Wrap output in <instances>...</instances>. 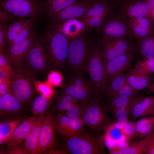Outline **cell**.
I'll return each mask as SVG.
<instances>
[{"label": "cell", "instance_id": "1", "mask_svg": "<svg viewBox=\"0 0 154 154\" xmlns=\"http://www.w3.org/2000/svg\"><path fill=\"white\" fill-rule=\"evenodd\" d=\"M50 64L63 70L67 62L69 42L66 37L54 25L49 24L41 38Z\"/></svg>", "mask_w": 154, "mask_h": 154}, {"label": "cell", "instance_id": "2", "mask_svg": "<svg viewBox=\"0 0 154 154\" xmlns=\"http://www.w3.org/2000/svg\"><path fill=\"white\" fill-rule=\"evenodd\" d=\"M81 106L83 110L82 118L92 131L100 133L109 127L112 119L101 97L96 96L91 100L82 101Z\"/></svg>", "mask_w": 154, "mask_h": 154}, {"label": "cell", "instance_id": "3", "mask_svg": "<svg viewBox=\"0 0 154 154\" xmlns=\"http://www.w3.org/2000/svg\"><path fill=\"white\" fill-rule=\"evenodd\" d=\"M37 72L23 66L10 78L13 95L22 104L29 101L36 89Z\"/></svg>", "mask_w": 154, "mask_h": 154}, {"label": "cell", "instance_id": "4", "mask_svg": "<svg viewBox=\"0 0 154 154\" xmlns=\"http://www.w3.org/2000/svg\"><path fill=\"white\" fill-rule=\"evenodd\" d=\"M45 0H0V9L19 19L35 18L44 14Z\"/></svg>", "mask_w": 154, "mask_h": 154}, {"label": "cell", "instance_id": "5", "mask_svg": "<svg viewBox=\"0 0 154 154\" xmlns=\"http://www.w3.org/2000/svg\"><path fill=\"white\" fill-rule=\"evenodd\" d=\"M62 149L67 154L107 153L102 139L82 132L77 137L65 139L62 144Z\"/></svg>", "mask_w": 154, "mask_h": 154}, {"label": "cell", "instance_id": "6", "mask_svg": "<svg viewBox=\"0 0 154 154\" xmlns=\"http://www.w3.org/2000/svg\"><path fill=\"white\" fill-rule=\"evenodd\" d=\"M84 70L94 89L96 96L100 97L106 86L105 64L100 44L94 45Z\"/></svg>", "mask_w": 154, "mask_h": 154}, {"label": "cell", "instance_id": "7", "mask_svg": "<svg viewBox=\"0 0 154 154\" xmlns=\"http://www.w3.org/2000/svg\"><path fill=\"white\" fill-rule=\"evenodd\" d=\"M94 46L81 36L69 42L67 70L71 73L84 70Z\"/></svg>", "mask_w": 154, "mask_h": 154}, {"label": "cell", "instance_id": "8", "mask_svg": "<svg viewBox=\"0 0 154 154\" xmlns=\"http://www.w3.org/2000/svg\"><path fill=\"white\" fill-rule=\"evenodd\" d=\"M50 65L41 38L37 36L28 51L23 66L37 72H43L47 70Z\"/></svg>", "mask_w": 154, "mask_h": 154}, {"label": "cell", "instance_id": "9", "mask_svg": "<svg viewBox=\"0 0 154 154\" xmlns=\"http://www.w3.org/2000/svg\"><path fill=\"white\" fill-rule=\"evenodd\" d=\"M37 36L34 31L22 40L7 46L4 53L14 71L23 66L28 51L32 42Z\"/></svg>", "mask_w": 154, "mask_h": 154}, {"label": "cell", "instance_id": "10", "mask_svg": "<svg viewBox=\"0 0 154 154\" xmlns=\"http://www.w3.org/2000/svg\"><path fill=\"white\" fill-rule=\"evenodd\" d=\"M55 120V117L52 113L44 116L36 154L48 153L55 147L57 143Z\"/></svg>", "mask_w": 154, "mask_h": 154}, {"label": "cell", "instance_id": "11", "mask_svg": "<svg viewBox=\"0 0 154 154\" xmlns=\"http://www.w3.org/2000/svg\"><path fill=\"white\" fill-rule=\"evenodd\" d=\"M55 123L56 131L65 139L78 136L86 125L82 118L70 117L60 114L55 117Z\"/></svg>", "mask_w": 154, "mask_h": 154}, {"label": "cell", "instance_id": "12", "mask_svg": "<svg viewBox=\"0 0 154 154\" xmlns=\"http://www.w3.org/2000/svg\"><path fill=\"white\" fill-rule=\"evenodd\" d=\"M94 0H82L70 5L51 18L50 24L56 25L68 20L81 18L91 7Z\"/></svg>", "mask_w": 154, "mask_h": 154}, {"label": "cell", "instance_id": "13", "mask_svg": "<svg viewBox=\"0 0 154 154\" xmlns=\"http://www.w3.org/2000/svg\"><path fill=\"white\" fill-rule=\"evenodd\" d=\"M134 57L133 50L106 63L105 64L106 85L114 78L128 70L132 66Z\"/></svg>", "mask_w": 154, "mask_h": 154}, {"label": "cell", "instance_id": "14", "mask_svg": "<svg viewBox=\"0 0 154 154\" xmlns=\"http://www.w3.org/2000/svg\"><path fill=\"white\" fill-rule=\"evenodd\" d=\"M98 29L102 36L111 38L125 39L130 33L127 23L116 18L105 20Z\"/></svg>", "mask_w": 154, "mask_h": 154}, {"label": "cell", "instance_id": "15", "mask_svg": "<svg viewBox=\"0 0 154 154\" xmlns=\"http://www.w3.org/2000/svg\"><path fill=\"white\" fill-rule=\"evenodd\" d=\"M130 18L143 17L153 19L152 10L149 0H121Z\"/></svg>", "mask_w": 154, "mask_h": 154}, {"label": "cell", "instance_id": "16", "mask_svg": "<svg viewBox=\"0 0 154 154\" xmlns=\"http://www.w3.org/2000/svg\"><path fill=\"white\" fill-rule=\"evenodd\" d=\"M126 23L130 33L138 39L146 37L154 32L152 22L151 19L147 18H129Z\"/></svg>", "mask_w": 154, "mask_h": 154}, {"label": "cell", "instance_id": "17", "mask_svg": "<svg viewBox=\"0 0 154 154\" xmlns=\"http://www.w3.org/2000/svg\"><path fill=\"white\" fill-rule=\"evenodd\" d=\"M37 117L33 116L25 119L5 141L3 144L10 145L21 143L25 139Z\"/></svg>", "mask_w": 154, "mask_h": 154}, {"label": "cell", "instance_id": "18", "mask_svg": "<svg viewBox=\"0 0 154 154\" xmlns=\"http://www.w3.org/2000/svg\"><path fill=\"white\" fill-rule=\"evenodd\" d=\"M22 104L12 94H7L0 97L1 116L13 117L22 110Z\"/></svg>", "mask_w": 154, "mask_h": 154}, {"label": "cell", "instance_id": "19", "mask_svg": "<svg viewBox=\"0 0 154 154\" xmlns=\"http://www.w3.org/2000/svg\"><path fill=\"white\" fill-rule=\"evenodd\" d=\"M131 115L133 119L141 117L154 116L153 97L139 96L133 106Z\"/></svg>", "mask_w": 154, "mask_h": 154}, {"label": "cell", "instance_id": "20", "mask_svg": "<svg viewBox=\"0 0 154 154\" xmlns=\"http://www.w3.org/2000/svg\"><path fill=\"white\" fill-rule=\"evenodd\" d=\"M126 74L128 83L137 91L147 88L151 81L150 75L132 66Z\"/></svg>", "mask_w": 154, "mask_h": 154}, {"label": "cell", "instance_id": "21", "mask_svg": "<svg viewBox=\"0 0 154 154\" xmlns=\"http://www.w3.org/2000/svg\"><path fill=\"white\" fill-rule=\"evenodd\" d=\"M44 117L43 114L37 118L25 139V145L30 153L36 154L41 127Z\"/></svg>", "mask_w": 154, "mask_h": 154}, {"label": "cell", "instance_id": "22", "mask_svg": "<svg viewBox=\"0 0 154 154\" xmlns=\"http://www.w3.org/2000/svg\"><path fill=\"white\" fill-rule=\"evenodd\" d=\"M110 8L109 1L105 0H94L86 13L80 18L81 21L84 23L92 17H105L109 12Z\"/></svg>", "mask_w": 154, "mask_h": 154}, {"label": "cell", "instance_id": "23", "mask_svg": "<svg viewBox=\"0 0 154 154\" xmlns=\"http://www.w3.org/2000/svg\"><path fill=\"white\" fill-rule=\"evenodd\" d=\"M54 25L67 38L77 36L85 27L82 22L75 19H70L58 25Z\"/></svg>", "mask_w": 154, "mask_h": 154}, {"label": "cell", "instance_id": "24", "mask_svg": "<svg viewBox=\"0 0 154 154\" xmlns=\"http://www.w3.org/2000/svg\"><path fill=\"white\" fill-rule=\"evenodd\" d=\"M62 93L82 101L91 100L96 96L94 91L82 89L66 83L63 88Z\"/></svg>", "mask_w": 154, "mask_h": 154}, {"label": "cell", "instance_id": "25", "mask_svg": "<svg viewBox=\"0 0 154 154\" xmlns=\"http://www.w3.org/2000/svg\"><path fill=\"white\" fill-rule=\"evenodd\" d=\"M127 82L126 74L122 73L112 79L106 85L102 95L109 100L114 99L118 92Z\"/></svg>", "mask_w": 154, "mask_h": 154}, {"label": "cell", "instance_id": "26", "mask_svg": "<svg viewBox=\"0 0 154 154\" xmlns=\"http://www.w3.org/2000/svg\"><path fill=\"white\" fill-rule=\"evenodd\" d=\"M80 0H45L44 14L51 18L67 7Z\"/></svg>", "mask_w": 154, "mask_h": 154}, {"label": "cell", "instance_id": "27", "mask_svg": "<svg viewBox=\"0 0 154 154\" xmlns=\"http://www.w3.org/2000/svg\"><path fill=\"white\" fill-rule=\"evenodd\" d=\"M134 123L136 135L144 138L153 130L154 126V116L141 118Z\"/></svg>", "mask_w": 154, "mask_h": 154}, {"label": "cell", "instance_id": "28", "mask_svg": "<svg viewBox=\"0 0 154 154\" xmlns=\"http://www.w3.org/2000/svg\"><path fill=\"white\" fill-rule=\"evenodd\" d=\"M138 50L145 59L154 56V32L139 39Z\"/></svg>", "mask_w": 154, "mask_h": 154}, {"label": "cell", "instance_id": "29", "mask_svg": "<svg viewBox=\"0 0 154 154\" xmlns=\"http://www.w3.org/2000/svg\"><path fill=\"white\" fill-rule=\"evenodd\" d=\"M101 40L119 50L128 53L134 50V46L125 39L113 38L102 36Z\"/></svg>", "mask_w": 154, "mask_h": 154}, {"label": "cell", "instance_id": "30", "mask_svg": "<svg viewBox=\"0 0 154 154\" xmlns=\"http://www.w3.org/2000/svg\"><path fill=\"white\" fill-rule=\"evenodd\" d=\"M27 20L16 19L12 23L7 26L5 38V43L7 46L14 39L25 25Z\"/></svg>", "mask_w": 154, "mask_h": 154}, {"label": "cell", "instance_id": "31", "mask_svg": "<svg viewBox=\"0 0 154 154\" xmlns=\"http://www.w3.org/2000/svg\"><path fill=\"white\" fill-rule=\"evenodd\" d=\"M100 44L103 57L105 64L108 62L127 53L118 50L101 40Z\"/></svg>", "mask_w": 154, "mask_h": 154}, {"label": "cell", "instance_id": "32", "mask_svg": "<svg viewBox=\"0 0 154 154\" xmlns=\"http://www.w3.org/2000/svg\"><path fill=\"white\" fill-rule=\"evenodd\" d=\"M24 119L23 117H17L0 123V134L3 136L5 141Z\"/></svg>", "mask_w": 154, "mask_h": 154}, {"label": "cell", "instance_id": "33", "mask_svg": "<svg viewBox=\"0 0 154 154\" xmlns=\"http://www.w3.org/2000/svg\"><path fill=\"white\" fill-rule=\"evenodd\" d=\"M138 97H121L109 100L108 104L106 105L107 110L109 112L114 110L126 106L133 102Z\"/></svg>", "mask_w": 154, "mask_h": 154}, {"label": "cell", "instance_id": "34", "mask_svg": "<svg viewBox=\"0 0 154 154\" xmlns=\"http://www.w3.org/2000/svg\"><path fill=\"white\" fill-rule=\"evenodd\" d=\"M37 20L35 18L27 19L25 25L8 45L20 41L29 35L34 31L35 23Z\"/></svg>", "mask_w": 154, "mask_h": 154}, {"label": "cell", "instance_id": "35", "mask_svg": "<svg viewBox=\"0 0 154 154\" xmlns=\"http://www.w3.org/2000/svg\"><path fill=\"white\" fill-rule=\"evenodd\" d=\"M48 100L42 95L38 96L35 98L31 107L34 116L44 114L48 105Z\"/></svg>", "mask_w": 154, "mask_h": 154}, {"label": "cell", "instance_id": "36", "mask_svg": "<svg viewBox=\"0 0 154 154\" xmlns=\"http://www.w3.org/2000/svg\"><path fill=\"white\" fill-rule=\"evenodd\" d=\"M137 99L132 104L125 107L119 108L110 111L112 116L115 120L122 121L126 120L130 115L132 108Z\"/></svg>", "mask_w": 154, "mask_h": 154}, {"label": "cell", "instance_id": "37", "mask_svg": "<svg viewBox=\"0 0 154 154\" xmlns=\"http://www.w3.org/2000/svg\"><path fill=\"white\" fill-rule=\"evenodd\" d=\"M136 69L150 74L154 72V56L137 60L134 67Z\"/></svg>", "mask_w": 154, "mask_h": 154}, {"label": "cell", "instance_id": "38", "mask_svg": "<svg viewBox=\"0 0 154 154\" xmlns=\"http://www.w3.org/2000/svg\"><path fill=\"white\" fill-rule=\"evenodd\" d=\"M76 100L69 95L62 93L57 101V109L60 112L66 111L70 107L77 103Z\"/></svg>", "mask_w": 154, "mask_h": 154}, {"label": "cell", "instance_id": "39", "mask_svg": "<svg viewBox=\"0 0 154 154\" xmlns=\"http://www.w3.org/2000/svg\"><path fill=\"white\" fill-rule=\"evenodd\" d=\"M150 134L143 139L134 142L130 146L126 154H143L144 149Z\"/></svg>", "mask_w": 154, "mask_h": 154}, {"label": "cell", "instance_id": "40", "mask_svg": "<svg viewBox=\"0 0 154 154\" xmlns=\"http://www.w3.org/2000/svg\"><path fill=\"white\" fill-rule=\"evenodd\" d=\"M36 90L41 95L49 100L54 93V90L52 86L48 82H37L35 84Z\"/></svg>", "mask_w": 154, "mask_h": 154}, {"label": "cell", "instance_id": "41", "mask_svg": "<svg viewBox=\"0 0 154 154\" xmlns=\"http://www.w3.org/2000/svg\"><path fill=\"white\" fill-rule=\"evenodd\" d=\"M104 16L91 17L83 23L87 31L88 32L94 28H99L103 24L105 20Z\"/></svg>", "mask_w": 154, "mask_h": 154}, {"label": "cell", "instance_id": "42", "mask_svg": "<svg viewBox=\"0 0 154 154\" xmlns=\"http://www.w3.org/2000/svg\"><path fill=\"white\" fill-rule=\"evenodd\" d=\"M7 146L6 149L2 151L1 153L10 154H30L26 147L25 143L23 145L21 143Z\"/></svg>", "mask_w": 154, "mask_h": 154}, {"label": "cell", "instance_id": "43", "mask_svg": "<svg viewBox=\"0 0 154 154\" xmlns=\"http://www.w3.org/2000/svg\"><path fill=\"white\" fill-rule=\"evenodd\" d=\"M138 91L127 82L118 92L114 98L121 97L137 96Z\"/></svg>", "mask_w": 154, "mask_h": 154}, {"label": "cell", "instance_id": "44", "mask_svg": "<svg viewBox=\"0 0 154 154\" xmlns=\"http://www.w3.org/2000/svg\"><path fill=\"white\" fill-rule=\"evenodd\" d=\"M62 80V77L60 73L52 71L48 75L47 82L52 86H58L61 84Z\"/></svg>", "mask_w": 154, "mask_h": 154}, {"label": "cell", "instance_id": "45", "mask_svg": "<svg viewBox=\"0 0 154 154\" xmlns=\"http://www.w3.org/2000/svg\"><path fill=\"white\" fill-rule=\"evenodd\" d=\"M66 112L67 116L70 117L82 118L83 113V109L82 107L78 105L77 103L70 107Z\"/></svg>", "mask_w": 154, "mask_h": 154}, {"label": "cell", "instance_id": "46", "mask_svg": "<svg viewBox=\"0 0 154 154\" xmlns=\"http://www.w3.org/2000/svg\"><path fill=\"white\" fill-rule=\"evenodd\" d=\"M0 67L10 77L13 73L14 71L6 58L4 52L0 50Z\"/></svg>", "mask_w": 154, "mask_h": 154}, {"label": "cell", "instance_id": "47", "mask_svg": "<svg viewBox=\"0 0 154 154\" xmlns=\"http://www.w3.org/2000/svg\"><path fill=\"white\" fill-rule=\"evenodd\" d=\"M9 94H13L11 81L0 79V97Z\"/></svg>", "mask_w": 154, "mask_h": 154}, {"label": "cell", "instance_id": "48", "mask_svg": "<svg viewBox=\"0 0 154 154\" xmlns=\"http://www.w3.org/2000/svg\"><path fill=\"white\" fill-rule=\"evenodd\" d=\"M144 154H154V132L153 130L150 134L145 146Z\"/></svg>", "mask_w": 154, "mask_h": 154}, {"label": "cell", "instance_id": "49", "mask_svg": "<svg viewBox=\"0 0 154 154\" xmlns=\"http://www.w3.org/2000/svg\"><path fill=\"white\" fill-rule=\"evenodd\" d=\"M7 26L6 22H0V50L4 52L5 50V38Z\"/></svg>", "mask_w": 154, "mask_h": 154}, {"label": "cell", "instance_id": "50", "mask_svg": "<svg viewBox=\"0 0 154 154\" xmlns=\"http://www.w3.org/2000/svg\"><path fill=\"white\" fill-rule=\"evenodd\" d=\"M131 145L129 146L128 144L124 143L109 149L111 154H125L129 149Z\"/></svg>", "mask_w": 154, "mask_h": 154}, {"label": "cell", "instance_id": "51", "mask_svg": "<svg viewBox=\"0 0 154 154\" xmlns=\"http://www.w3.org/2000/svg\"><path fill=\"white\" fill-rule=\"evenodd\" d=\"M16 19V18L0 9V21H11L13 22Z\"/></svg>", "mask_w": 154, "mask_h": 154}, {"label": "cell", "instance_id": "52", "mask_svg": "<svg viewBox=\"0 0 154 154\" xmlns=\"http://www.w3.org/2000/svg\"><path fill=\"white\" fill-rule=\"evenodd\" d=\"M0 79L10 81V77L6 72L0 67Z\"/></svg>", "mask_w": 154, "mask_h": 154}, {"label": "cell", "instance_id": "53", "mask_svg": "<svg viewBox=\"0 0 154 154\" xmlns=\"http://www.w3.org/2000/svg\"><path fill=\"white\" fill-rule=\"evenodd\" d=\"M147 88V94H151L154 92V76L152 82H151Z\"/></svg>", "mask_w": 154, "mask_h": 154}, {"label": "cell", "instance_id": "54", "mask_svg": "<svg viewBox=\"0 0 154 154\" xmlns=\"http://www.w3.org/2000/svg\"><path fill=\"white\" fill-rule=\"evenodd\" d=\"M152 13L153 19H154V6L152 11Z\"/></svg>", "mask_w": 154, "mask_h": 154}, {"label": "cell", "instance_id": "55", "mask_svg": "<svg viewBox=\"0 0 154 154\" xmlns=\"http://www.w3.org/2000/svg\"><path fill=\"white\" fill-rule=\"evenodd\" d=\"M106 1H109H109H110V0H105ZM115 0V1H121V0Z\"/></svg>", "mask_w": 154, "mask_h": 154}, {"label": "cell", "instance_id": "56", "mask_svg": "<svg viewBox=\"0 0 154 154\" xmlns=\"http://www.w3.org/2000/svg\"><path fill=\"white\" fill-rule=\"evenodd\" d=\"M153 131L154 132V127L153 129Z\"/></svg>", "mask_w": 154, "mask_h": 154}, {"label": "cell", "instance_id": "57", "mask_svg": "<svg viewBox=\"0 0 154 154\" xmlns=\"http://www.w3.org/2000/svg\"><path fill=\"white\" fill-rule=\"evenodd\" d=\"M153 99H154V97H153Z\"/></svg>", "mask_w": 154, "mask_h": 154}]
</instances>
